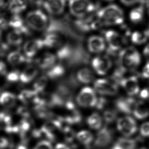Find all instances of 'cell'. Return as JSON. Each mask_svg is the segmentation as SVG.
Returning a JSON list of instances; mask_svg holds the SVG:
<instances>
[{"label": "cell", "instance_id": "obj_1", "mask_svg": "<svg viewBox=\"0 0 149 149\" xmlns=\"http://www.w3.org/2000/svg\"><path fill=\"white\" fill-rule=\"evenodd\" d=\"M102 25H119L123 22L122 10L116 4H110L96 11Z\"/></svg>", "mask_w": 149, "mask_h": 149}, {"label": "cell", "instance_id": "obj_2", "mask_svg": "<svg viewBox=\"0 0 149 149\" xmlns=\"http://www.w3.org/2000/svg\"><path fill=\"white\" fill-rule=\"evenodd\" d=\"M69 7L72 15L78 18L96 12L98 5L91 0H69Z\"/></svg>", "mask_w": 149, "mask_h": 149}, {"label": "cell", "instance_id": "obj_3", "mask_svg": "<svg viewBox=\"0 0 149 149\" xmlns=\"http://www.w3.org/2000/svg\"><path fill=\"white\" fill-rule=\"evenodd\" d=\"M26 24L33 30L42 31L49 27V19L45 13L40 10L30 11L26 15Z\"/></svg>", "mask_w": 149, "mask_h": 149}, {"label": "cell", "instance_id": "obj_4", "mask_svg": "<svg viewBox=\"0 0 149 149\" xmlns=\"http://www.w3.org/2000/svg\"><path fill=\"white\" fill-rule=\"evenodd\" d=\"M97 94L93 87L86 86L81 88L77 94L76 102L83 108H91L96 107L98 101Z\"/></svg>", "mask_w": 149, "mask_h": 149}, {"label": "cell", "instance_id": "obj_5", "mask_svg": "<svg viewBox=\"0 0 149 149\" xmlns=\"http://www.w3.org/2000/svg\"><path fill=\"white\" fill-rule=\"evenodd\" d=\"M120 61L122 66L134 69L138 66L141 62V57L138 51L134 47H130L123 50L120 53Z\"/></svg>", "mask_w": 149, "mask_h": 149}, {"label": "cell", "instance_id": "obj_6", "mask_svg": "<svg viewBox=\"0 0 149 149\" xmlns=\"http://www.w3.org/2000/svg\"><path fill=\"white\" fill-rule=\"evenodd\" d=\"M93 84V88L97 95L101 96H113L118 92L117 84L108 79L100 78L95 79Z\"/></svg>", "mask_w": 149, "mask_h": 149}, {"label": "cell", "instance_id": "obj_7", "mask_svg": "<svg viewBox=\"0 0 149 149\" xmlns=\"http://www.w3.org/2000/svg\"><path fill=\"white\" fill-rule=\"evenodd\" d=\"M92 70L95 74L103 76L108 73L113 66V62L110 57L106 55H98L91 62Z\"/></svg>", "mask_w": 149, "mask_h": 149}, {"label": "cell", "instance_id": "obj_8", "mask_svg": "<svg viewBox=\"0 0 149 149\" xmlns=\"http://www.w3.org/2000/svg\"><path fill=\"white\" fill-rule=\"evenodd\" d=\"M74 24L78 29L84 31L95 30L102 26L96 12L78 18Z\"/></svg>", "mask_w": 149, "mask_h": 149}, {"label": "cell", "instance_id": "obj_9", "mask_svg": "<svg viewBox=\"0 0 149 149\" xmlns=\"http://www.w3.org/2000/svg\"><path fill=\"white\" fill-rule=\"evenodd\" d=\"M116 127L118 131L127 137L135 134L138 130L135 120L130 116H124L118 119Z\"/></svg>", "mask_w": 149, "mask_h": 149}, {"label": "cell", "instance_id": "obj_10", "mask_svg": "<svg viewBox=\"0 0 149 149\" xmlns=\"http://www.w3.org/2000/svg\"><path fill=\"white\" fill-rule=\"evenodd\" d=\"M113 136V131L108 128L104 127L97 134L94 146L97 149L107 148L112 142Z\"/></svg>", "mask_w": 149, "mask_h": 149}, {"label": "cell", "instance_id": "obj_11", "mask_svg": "<svg viewBox=\"0 0 149 149\" xmlns=\"http://www.w3.org/2000/svg\"><path fill=\"white\" fill-rule=\"evenodd\" d=\"M107 44L104 38L98 35L91 36L88 39V50L92 54L100 55L106 49Z\"/></svg>", "mask_w": 149, "mask_h": 149}, {"label": "cell", "instance_id": "obj_12", "mask_svg": "<svg viewBox=\"0 0 149 149\" xmlns=\"http://www.w3.org/2000/svg\"><path fill=\"white\" fill-rule=\"evenodd\" d=\"M106 44L112 51H117L121 48L123 40L120 35L115 31L109 30L105 32Z\"/></svg>", "mask_w": 149, "mask_h": 149}, {"label": "cell", "instance_id": "obj_13", "mask_svg": "<svg viewBox=\"0 0 149 149\" xmlns=\"http://www.w3.org/2000/svg\"><path fill=\"white\" fill-rule=\"evenodd\" d=\"M66 0H45L43 5L49 14L58 15L63 13L66 7Z\"/></svg>", "mask_w": 149, "mask_h": 149}, {"label": "cell", "instance_id": "obj_14", "mask_svg": "<svg viewBox=\"0 0 149 149\" xmlns=\"http://www.w3.org/2000/svg\"><path fill=\"white\" fill-rule=\"evenodd\" d=\"M62 123L59 120H53L48 122L41 128V130L42 135L51 141H54L56 139V133L62 129Z\"/></svg>", "mask_w": 149, "mask_h": 149}, {"label": "cell", "instance_id": "obj_15", "mask_svg": "<svg viewBox=\"0 0 149 149\" xmlns=\"http://www.w3.org/2000/svg\"><path fill=\"white\" fill-rule=\"evenodd\" d=\"M120 83L130 96L136 95L139 93L140 87L136 76L123 78L120 81Z\"/></svg>", "mask_w": 149, "mask_h": 149}, {"label": "cell", "instance_id": "obj_16", "mask_svg": "<svg viewBox=\"0 0 149 149\" xmlns=\"http://www.w3.org/2000/svg\"><path fill=\"white\" fill-rule=\"evenodd\" d=\"M57 57L55 54L46 52L41 55L38 59V67L44 70H49L53 68L56 63Z\"/></svg>", "mask_w": 149, "mask_h": 149}, {"label": "cell", "instance_id": "obj_17", "mask_svg": "<svg viewBox=\"0 0 149 149\" xmlns=\"http://www.w3.org/2000/svg\"><path fill=\"white\" fill-rule=\"evenodd\" d=\"M43 46L42 39L29 40L24 45V52L27 57L32 58L39 52Z\"/></svg>", "mask_w": 149, "mask_h": 149}, {"label": "cell", "instance_id": "obj_18", "mask_svg": "<svg viewBox=\"0 0 149 149\" xmlns=\"http://www.w3.org/2000/svg\"><path fill=\"white\" fill-rule=\"evenodd\" d=\"M42 41L44 46L50 49L60 48L63 43V38L60 34L52 31L46 34Z\"/></svg>", "mask_w": 149, "mask_h": 149}, {"label": "cell", "instance_id": "obj_19", "mask_svg": "<svg viewBox=\"0 0 149 149\" xmlns=\"http://www.w3.org/2000/svg\"><path fill=\"white\" fill-rule=\"evenodd\" d=\"M95 73L93 70L88 67L81 68L77 72L76 78L79 82L86 86L91 84L94 81Z\"/></svg>", "mask_w": 149, "mask_h": 149}, {"label": "cell", "instance_id": "obj_20", "mask_svg": "<svg viewBox=\"0 0 149 149\" xmlns=\"http://www.w3.org/2000/svg\"><path fill=\"white\" fill-rule=\"evenodd\" d=\"M136 102V101L131 97L121 98L117 100L116 106L120 112L129 114L133 113Z\"/></svg>", "mask_w": 149, "mask_h": 149}, {"label": "cell", "instance_id": "obj_21", "mask_svg": "<svg viewBox=\"0 0 149 149\" xmlns=\"http://www.w3.org/2000/svg\"><path fill=\"white\" fill-rule=\"evenodd\" d=\"M39 74V68L35 65H29L20 74V80L22 82L28 83L36 79Z\"/></svg>", "mask_w": 149, "mask_h": 149}, {"label": "cell", "instance_id": "obj_22", "mask_svg": "<svg viewBox=\"0 0 149 149\" xmlns=\"http://www.w3.org/2000/svg\"><path fill=\"white\" fill-rule=\"evenodd\" d=\"M8 23V26L20 32L22 35L29 33L28 26L25 25L22 18L19 15H13Z\"/></svg>", "mask_w": 149, "mask_h": 149}, {"label": "cell", "instance_id": "obj_23", "mask_svg": "<svg viewBox=\"0 0 149 149\" xmlns=\"http://www.w3.org/2000/svg\"><path fill=\"white\" fill-rule=\"evenodd\" d=\"M137 143L135 139L121 137L116 141L110 149H136Z\"/></svg>", "mask_w": 149, "mask_h": 149}, {"label": "cell", "instance_id": "obj_24", "mask_svg": "<svg viewBox=\"0 0 149 149\" xmlns=\"http://www.w3.org/2000/svg\"><path fill=\"white\" fill-rule=\"evenodd\" d=\"M18 99L25 104L38 103V94L34 90H24L19 94Z\"/></svg>", "mask_w": 149, "mask_h": 149}, {"label": "cell", "instance_id": "obj_25", "mask_svg": "<svg viewBox=\"0 0 149 149\" xmlns=\"http://www.w3.org/2000/svg\"><path fill=\"white\" fill-rule=\"evenodd\" d=\"M136 118L139 120L146 119L149 116V110L148 106L143 102H136L133 112Z\"/></svg>", "mask_w": 149, "mask_h": 149}, {"label": "cell", "instance_id": "obj_26", "mask_svg": "<svg viewBox=\"0 0 149 149\" xmlns=\"http://www.w3.org/2000/svg\"><path fill=\"white\" fill-rule=\"evenodd\" d=\"M27 7L26 0H10L8 5L9 10L14 15H18L24 11Z\"/></svg>", "mask_w": 149, "mask_h": 149}, {"label": "cell", "instance_id": "obj_27", "mask_svg": "<svg viewBox=\"0 0 149 149\" xmlns=\"http://www.w3.org/2000/svg\"><path fill=\"white\" fill-rule=\"evenodd\" d=\"M16 98L14 94L4 92L0 95V104L4 107L10 109L15 105Z\"/></svg>", "mask_w": 149, "mask_h": 149}, {"label": "cell", "instance_id": "obj_28", "mask_svg": "<svg viewBox=\"0 0 149 149\" xmlns=\"http://www.w3.org/2000/svg\"><path fill=\"white\" fill-rule=\"evenodd\" d=\"M103 118L98 113H93L88 116L87 119L88 125L93 130H99L101 127Z\"/></svg>", "mask_w": 149, "mask_h": 149}, {"label": "cell", "instance_id": "obj_29", "mask_svg": "<svg viewBox=\"0 0 149 149\" xmlns=\"http://www.w3.org/2000/svg\"><path fill=\"white\" fill-rule=\"evenodd\" d=\"M77 139L85 146H89L93 140V136L90 132L86 130L80 131L76 134Z\"/></svg>", "mask_w": 149, "mask_h": 149}, {"label": "cell", "instance_id": "obj_30", "mask_svg": "<svg viewBox=\"0 0 149 149\" xmlns=\"http://www.w3.org/2000/svg\"><path fill=\"white\" fill-rule=\"evenodd\" d=\"M7 40L9 44L15 46L20 45L23 41L22 34L17 31L9 32L7 35Z\"/></svg>", "mask_w": 149, "mask_h": 149}, {"label": "cell", "instance_id": "obj_31", "mask_svg": "<svg viewBox=\"0 0 149 149\" xmlns=\"http://www.w3.org/2000/svg\"><path fill=\"white\" fill-rule=\"evenodd\" d=\"M48 82V78L46 76L42 75L40 76L37 78L34 83L33 90L38 94L39 93L42 92L46 88Z\"/></svg>", "mask_w": 149, "mask_h": 149}, {"label": "cell", "instance_id": "obj_32", "mask_svg": "<svg viewBox=\"0 0 149 149\" xmlns=\"http://www.w3.org/2000/svg\"><path fill=\"white\" fill-rule=\"evenodd\" d=\"M8 61L12 65H17L24 62V57L19 52H13L8 56Z\"/></svg>", "mask_w": 149, "mask_h": 149}, {"label": "cell", "instance_id": "obj_33", "mask_svg": "<svg viewBox=\"0 0 149 149\" xmlns=\"http://www.w3.org/2000/svg\"><path fill=\"white\" fill-rule=\"evenodd\" d=\"M144 10L142 7L134 9L130 12V18L133 22L137 23L140 22L143 18Z\"/></svg>", "mask_w": 149, "mask_h": 149}, {"label": "cell", "instance_id": "obj_34", "mask_svg": "<svg viewBox=\"0 0 149 149\" xmlns=\"http://www.w3.org/2000/svg\"><path fill=\"white\" fill-rule=\"evenodd\" d=\"M148 36L146 33H142L136 31L132 34L131 41L135 44L141 45L144 43L148 39Z\"/></svg>", "mask_w": 149, "mask_h": 149}, {"label": "cell", "instance_id": "obj_35", "mask_svg": "<svg viewBox=\"0 0 149 149\" xmlns=\"http://www.w3.org/2000/svg\"><path fill=\"white\" fill-rule=\"evenodd\" d=\"M64 136L65 141L69 143L73 142L75 134L74 130L69 127H66L63 129Z\"/></svg>", "mask_w": 149, "mask_h": 149}, {"label": "cell", "instance_id": "obj_36", "mask_svg": "<svg viewBox=\"0 0 149 149\" xmlns=\"http://www.w3.org/2000/svg\"><path fill=\"white\" fill-rule=\"evenodd\" d=\"M116 114L113 111H107L104 115L103 119L107 123H112L115 120Z\"/></svg>", "mask_w": 149, "mask_h": 149}, {"label": "cell", "instance_id": "obj_37", "mask_svg": "<svg viewBox=\"0 0 149 149\" xmlns=\"http://www.w3.org/2000/svg\"><path fill=\"white\" fill-rule=\"evenodd\" d=\"M140 134V135L143 138L149 137V122L144 123L141 126Z\"/></svg>", "mask_w": 149, "mask_h": 149}, {"label": "cell", "instance_id": "obj_38", "mask_svg": "<svg viewBox=\"0 0 149 149\" xmlns=\"http://www.w3.org/2000/svg\"><path fill=\"white\" fill-rule=\"evenodd\" d=\"M33 149H52V147L49 141H43L38 143Z\"/></svg>", "mask_w": 149, "mask_h": 149}, {"label": "cell", "instance_id": "obj_39", "mask_svg": "<svg viewBox=\"0 0 149 149\" xmlns=\"http://www.w3.org/2000/svg\"><path fill=\"white\" fill-rule=\"evenodd\" d=\"M20 75L18 72H11L7 75V80L10 82H16L20 79Z\"/></svg>", "mask_w": 149, "mask_h": 149}, {"label": "cell", "instance_id": "obj_40", "mask_svg": "<svg viewBox=\"0 0 149 149\" xmlns=\"http://www.w3.org/2000/svg\"><path fill=\"white\" fill-rule=\"evenodd\" d=\"M142 75L145 79H149V62L147 63L143 68Z\"/></svg>", "mask_w": 149, "mask_h": 149}, {"label": "cell", "instance_id": "obj_41", "mask_svg": "<svg viewBox=\"0 0 149 149\" xmlns=\"http://www.w3.org/2000/svg\"><path fill=\"white\" fill-rule=\"evenodd\" d=\"M8 144V140L5 138L1 137L0 138V149L6 148Z\"/></svg>", "mask_w": 149, "mask_h": 149}, {"label": "cell", "instance_id": "obj_42", "mask_svg": "<svg viewBox=\"0 0 149 149\" xmlns=\"http://www.w3.org/2000/svg\"><path fill=\"white\" fill-rule=\"evenodd\" d=\"M31 5L36 7H40L43 5L45 0H29Z\"/></svg>", "mask_w": 149, "mask_h": 149}, {"label": "cell", "instance_id": "obj_43", "mask_svg": "<svg viewBox=\"0 0 149 149\" xmlns=\"http://www.w3.org/2000/svg\"><path fill=\"white\" fill-rule=\"evenodd\" d=\"M8 23L3 18H0V30L6 29L8 28Z\"/></svg>", "mask_w": 149, "mask_h": 149}, {"label": "cell", "instance_id": "obj_44", "mask_svg": "<svg viewBox=\"0 0 149 149\" xmlns=\"http://www.w3.org/2000/svg\"><path fill=\"white\" fill-rule=\"evenodd\" d=\"M140 1L141 0H120L121 2L123 4L127 6L133 5Z\"/></svg>", "mask_w": 149, "mask_h": 149}, {"label": "cell", "instance_id": "obj_45", "mask_svg": "<svg viewBox=\"0 0 149 149\" xmlns=\"http://www.w3.org/2000/svg\"><path fill=\"white\" fill-rule=\"evenodd\" d=\"M149 95V89L147 88L143 89L140 93V96L143 99H148Z\"/></svg>", "mask_w": 149, "mask_h": 149}, {"label": "cell", "instance_id": "obj_46", "mask_svg": "<svg viewBox=\"0 0 149 149\" xmlns=\"http://www.w3.org/2000/svg\"><path fill=\"white\" fill-rule=\"evenodd\" d=\"M7 68L5 64L0 61V75H4L6 74Z\"/></svg>", "mask_w": 149, "mask_h": 149}, {"label": "cell", "instance_id": "obj_47", "mask_svg": "<svg viewBox=\"0 0 149 149\" xmlns=\"http://www.w3.org/2000/svg\"><path fill=\"white\" fill-rule=\"evenodd\" d=\"M143 55L149 62V44L146 45L143 49Z\"/></svg>", "mask_w": 149, "mask_h": 149}, {"label": "cell", "instance_id": "obj_48", "mask_svg": "<svg viewBox=\"0 0 149 149\" xmlns=\"http://www.w3.org/2000/svg\"><path fill=\"white\" fill-rule=\"evenodd\" d=\"M55 149H70L65 144L63 143H58L56 146Z\"/></svg>", "mask_w": 149, "mask_h": 149}, {"label": "cell", "instance_id": "obj_49", "mask_svg": "<svg viewBox=\"0 0 149 149\" xmlns=\"http://www.w3.org/2000/svg\"><path fill=\"white\" fill-rule=\"evenodd\" d=\"M17 149H28L25 144V142H24L23 143L19 145L17 147Z\"/></svg>", "mask_w": 149, "mask_h": 149}, {"label": "cell", "instance_id": "obj_50", "mask_svg": "<svg viewBox=\"0 0 149 149\" xmlns=\"http://www.w3.org/2000/svg\"><path fill=\"white\" fill-rule=\"evenodd\" d=\"M3 123L1 122L0 121V130H1V129L2 128V124Z\"/></svg>", "mask_w": 149, "mask_h": 149}, {"label": "cell", "instance_id": "obj_51", "mask_svg": "<svg viewBox=\"0 0 149 149\" xmlns=\"http://www.w3.org/2000/svg\"><path fill=\"white\" fill-rule=\"evenodd\" d=\"M1 30H0V40H1Z\"/></svg>", "mask_w": 149, "mask_h": 149}, {"label": "cell", "instance_id": "obj_52", "mask_svg": "<svg viewBox=\"0 0 149 149\" xmlns=\"http://www.w3.org/2000/svg\"><path fill=\"white\" fill-rule=\"evenodd\" d=\"M104 1H114V0H104Z\"/></svg>", "mask_w": 149, "mask_h": 149}, {"label": "cell", "instance_id": "obj_53", "mask_svg": "<svg viewBox=\"0 0 149 149\" xmlns=\"http://www.w3.org/2000/svg\"><path fill=\"white\" fill-rule=\"evenodd\" d=\"M140 149H148L146 148H144V147H143V148H141Z\"/></svg>", "mask_w": 149, "mask_h": 149}, {"label": "cell", "instance_id": "obj_54", "mask_svg": "<svg viewBox=\"0 0 149 149\" xmlns=\"http://www.w3.org/2000/svg\"><path fill=\"white\" fill-rule=\"evenodd\" d=\"M148 99H149V97H148Z\"/></svg>", "mask_w": 149, "mask_h": 149}]
</instances>
